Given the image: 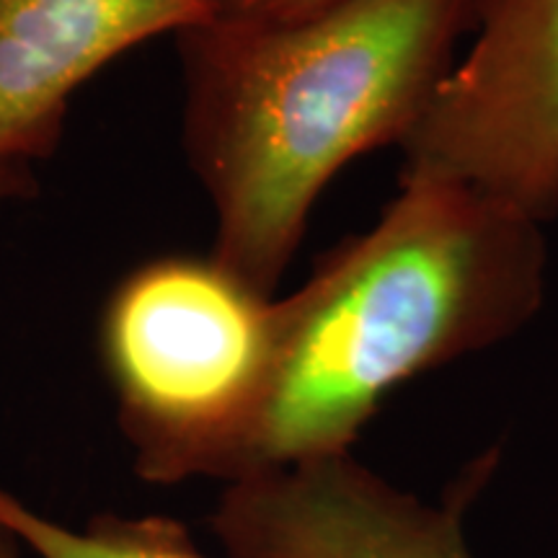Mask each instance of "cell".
Listing matches in <instances>:
<instances>
[{
	"label": "cell",
	"instance_id": "6da1fadb",
	"mask_svg": "<svg viewBox=\"0 0 558 558\" xmlns=\"http://www.w3.org/2000/svg\"><path fill=\"white\" fill-rule=\"evenodd\" d=\"M541 222L463 181L403 171L380 220L275 300L259 393L205 476L349 452L403 383L520 331L546 288Z\"/></svg>",
	"mask_w": 558,
	"mask_h": 558
},
{
	"label": "cell",
	"instance_id": "7a4b0ae2",
	"mask_svg": "<svg viewBox=\"0 0 558 558\" xmlns=\"http://www.w3.org/2000/svg\"><path fill=\"white\" fill-rule=\"evenodd\" d=\"M478 3L337 0L179 34L186 153L215 209V259L271 295L329 181L422 120Z\"/></svg>",
	"mask_w": 558,
	"mask_h": 558
},
{
	"label": "cell",
	"instance_id": "3957f363",
	"mask_svg": "<svg viewBox=\"0 0 558 558\" xmlns=\"http://www.w3.org/2000/svg\"><path fill=\"white\" fill-rule=\"evenodd\" d=\"M271 318V295L215 256H163L111 292L101 357L140 478L205 476L259 393Z\"/></svg>",
	"mask_w": 558,
	"mask_h": 558
},
{
	"label": "cell",
	"instance_id": "277c9868",
	"mask_svg": "<svg viewBox=\"0 0 558 558\" xmlns=\"http://www.w3.org/2000/svg\"><path fill=\"white\" fill-rule=\"evenodd\" d=\"M432 173L546 220L558 209V0H481L478 32L403 140Z\"/></svg>",
	"mask_w": 558,
	"mask_h": 558
},
{
	"label": "cell",
	"instance_id": "5b68a950",
	"mask_svg": "<svg viewBox=\"0 0 558 558\" xmlns=\"http://www.w3.org/2000/svg\"><path fill=\"white\" fill-rule=\"evenodd\" d=\"M463 512L341 452L230 481L209 527L228 558H473Z\"/></svg>",
	"mask_w": 558,
	"mask_h": 558
},
{
	"label": "cell",
	"instance_id": "8992f818",
	"mask_svg": "<svg viewBox=\"0 0 558 558\" xmlns=\"http://www.w3.org/2000/svg\"><path fill=\"white\" fill-rule=\"evenodd\" d=\"M209 21L213 0H0V163L50 153L68 101L96 70Z\"/></svg>",
	"mask_w": 558,
	"mask_h": 558
},
{
	"label": "cell",
	"instance_id": "52a82bcc",
	"mask_svg": "<svg viewBox=\"0 0 558 558\" xmlns=\"http://www.w3.org/2000/svg\"><path fill=\"white\" fill-rule=\"evenodd\" d=\"M0 530L34 558H205L190 530L163 514H99L86 527H70L3 486Z\"/></svg>",
	"mask_w": 558,
	"mask_h": 558
},
{
	"label": "cell",
	"instance_id": "ba28073f",
	"mask_svg": "<svg viewBox=\"0 0 558 558\" xmlns=\"http://www.w3.org/2000/svg\"><path fill=\"white\" fill-rule=\"evenodd\" d=\"M331 3L337 0H213L215 19L230 21H288Z\"/></svg>",
	"mask_w": 558,
	"mask_h": 558
},
{
	"label": "cell",
	"instance_id": "9c48e42d",
	"mask_svg": "<svg viewBox=\"0 0 558 558\" xmlns=\"http://www.w3.org/2000/svg\"><path fill=\"white\" fill-rule=\"evenodd\" d=\"M24 166L26 163H0V202L21 192V184L26 181Z\"/></svg>",
	"mask_w": 558,
	"mask_h": 558
},
{
	"label": "cell",
	"instance_id": "30bf717a",
	"mask_svg": "<svg viewBox=\"0 0 558 558\" xmlns=\"http://www.w3.org/2000/svg\"><path fill=\"white\" fill-rule=\"evenodd\" d=\"M0 558H21L19 556V543L11 538V535H5L3 530H0Z\"/></svg>",
	"mask_w": 558,
	"mask_h": 558
}]
</instances>
